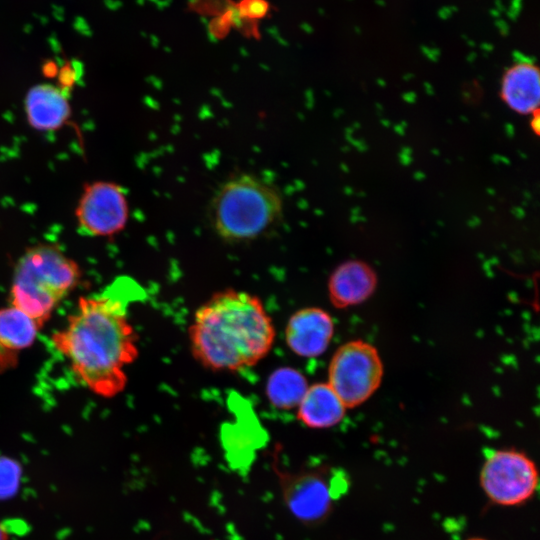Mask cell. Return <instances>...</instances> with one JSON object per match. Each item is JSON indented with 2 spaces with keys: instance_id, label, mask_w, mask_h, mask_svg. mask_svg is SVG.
<instances>
[{
  "instance_id": "1",
  "label": "cell",
  "mask_w": 540,
  "mask_h": 540,
  "mask_svg": "<svg viewBox=\"0 0 540 540\" xmlns=\"http://www.w3.org/2000/svg\"><path fill=\"white\" fill-rule=\"evenodd\" d=\"M51 341L77 380L108 399L124 391L126 369L139 355L138 335L126 304L111 295L81 296Z\"/></svg>"
},
{
  "instance_id": "2",
  "label": "cell",
  "mask_w": 540,
  "mask_h": 540,
  "mask_svg": "<svg viewBox=\"0 0 540 540\" xmlns=\"http://www.w3.org/2000/svg\"><path fill=\"white\" fill-rule=\"evenodd\" d=\"M275 328L262 300L227 288L213 293L196 310L188 329L195 360L211 371H239L265 358Z\"/></svg>"
},
{
  "instance_id": "3",
  "label": "cell",
  "mask_w": 540,
  "mask_h": 540,
  "mask_svg": "<svg viewBox=\"0 0 540 540\" xmlns=\"http://www.w3.org/2000/svg\"><path fill=\"white\" fill-rule=\"evenodd\" d=\"M82 270L56 244L30 246L18 259L13 272L10 305L34 319L40 328L79 284Z\"/></svg>"
},
{
  "instance_id": "4",
  "label": "cell",
  "mask_w": 540,
  "mask_h": 540,
  "mask_svg": "<svg viewBox=\"0 0 540 540\" xmlns=\"http://www.w3.org/2000/svg\"><path fill=\"white\" fill-rule=\"evenodd\" d=\"M283 201L268 182L243 174L225 182L215 194L210 218L215 232L229 242L258 238L281 219Z\"/></svg>"
},
{
  "instance_id": "5",
  "label": "cell",
  "mask_w": 540,
  "mask_h": 540,
  "mask_svg": "<svg viewBox=\"0 0 540 540\" xmlns=\"http://www.w3.org/2000/svg\"><path fill=\"white\" fill-rule=\"evenodd\" d=\"M383 365L377 350L364 341L342 345L334 353L328 370V384L346 408L365 402L379 387Z\"/></svg>"
},
{
  "instance_id": "6",
  "label": "cell",
  "mask_w": 540,
  "mask_h": 540,
  "mask_svg": "<svg viewBox=\"0 0 540 540\" xmlns=\"http://www.w3.org/2000/svg\"><path fill=\"white\" fill-rule=\"evenodd\" d=\"M535 463L525 453L491 450L480 473V483L487 497L502 506H515L530 499L538 487Z\"/></svg>"
},
{
  "instance_id": "7",
  "label": "cell",
  "mask_w": 540,
  "mask_h": 540,
  "mask_svg": "<svg viewBox=\"0 0 540 540\" xmlns=\"http://www.w3.org/2000/svg\"><path fill=\"white\" fill-rule=\"evenodd\" d=\"M78 229L87 236L112 237L129 218V205L121 186L111 181L86 183L75 208Z\"/></svg>"
},
{
  "instance_id": "8",
  "label": "cell",
  "mask_w": 540,
  "mask_h": 540,
  "mask_svg": "<svg viewBox=\"0 0 540 540\" xmlns=\"http://www.w3.org/2000/svg\"><path fill=\"white\" fill-rule=\"evenodd\" d=\"M279 483L284 503L291 514L304 523L321 520L339 494L334 479L321 471L282 472Z\"/></svg>"
},
{
  "instance_id": "9",
  "label": "cell",
  "mask_w": 540,
  "mask_h": 540,
  "mask_svg": "<svg viewBox=\"0 0 540 540\" xmlns=\"http://www.w3.org/2000/svg\"><path fill=\"white\" fill-rule=\"evenodd\" d=\"M334 334L329 313L318 307H306L293 313L285 328L289 349L299 357H318L328 348Z\"/></svg>"
},
{
  "instance_id": "10",
  "label": "cell",
  "mask_w": 540,
  "mask_h": 540,
  "mask_svg": "<svg viewBox=\"0 0 540 540\" xmlns=\"http://www.w3.org/2000/svg\"><path fill=\"white\" fill-rule=\"evenodd\" d=\"M24 112L30 127L40 132H53L67 124L72 109L62 88L40 83L27 91Z\"/></svg>"
},
{
  "instance_id": "11",
  "label": "cell",
  "mask_w": 540,
  "mask_h": 540,
  "mask_svg": "<svg viewBox=\"0 0 540 540\" xmlns=\"http://www.w3.org/2000/svg\"><path fill=\"white\" fill-rule=\"evenodd\" d=\"M376 285V274L367 263L349 260L332 272L328 282L329 298L337 308L353 306L369 298Z\"/></svg>"
},
{
  "instance_id": "12",
  "label": "cell",
  "mask_w": 540,
  "mask_h": 540,
  "mask_svg": "<svg viewBox=\"0 0 540 540\" xmlns=\"http://www.w3.org/2000/svg\"><path fill=\"white\" fill-rule=\"evenodd\" d=\"M500 96L509 109L520 115H532L540 102V73L532 62L511 65L501 79Z\"/></svg>"
},
{
  "instance_id": "13",
  "label": "cell",
  "mask_w": 540,
  "mask_h": 540,
  "mask_svg": "<svg viewBox=\"0 0 540 540\" xmlns=\"http://www.w3.org/2000/svg\"><path fill=\"white\" fill-rule=\"evenodd\" d=\"M40 329L18 308L10 305L0 309V372L17 365L20 352L33 345Z\"/></svg>"
},
{
  "instance_id": "14",
  "label": "cell",
  "mask_w": 540,
  "mask_h": 540,
  "mask_svg": "<svg viewBox=\"0 0 540 540\" xmlns=\"http://www.w3.org/2000/svg\"><path fill=\"white\" fill-rule=\"evenodd\" d=\"M345 409L328 383H317L308 386L297 406V418L308 428H330L342 420Z\"/></svg>"
},
{
  "instance_id": "15",
  "label": "cell",
  "mask_w": 540,
  "mask_h": 540,
  "mask_svg": "<svg viewBox=\"0 0 540 540\" xmlns=\"http://www.w3.org/2000/svg\"><path fill=\"white\" fill-rule=\"evenodd\" d=\"M307 379L298 370L281 367L273 371L266 383V396L278 409L297 408L308 388Z\"/></svg>"
},
{
  "instance_id": "16",
  "label": "cell",
  "mask_w": 540,
  "mask_h": 540,
  "mask_svg": "<svg viewBox=\"0 0 540 540\" xmlns=\"http://www.w3.org/2000/svg\"><path fill=\"white\" fill-rule=\"evenodd\" d=\"M20 469L16 462L0 459V498L11 496L18 488Z\"/></svg>"
},
{
  "instance_id": "17",
  "label": "cell",
  "mask_w": 540,
  "mask_h": 540,
  "mask_svg": "<svg viewBox=\"0 0 540 540\" xmlns=\"http://www.w3.org/2000/svg\"><path fill=\"white\" fill-rule=\"evenodd\" d=\"M469 540H485V539H481V538H472V539H469Z\"/></svg>"
},
{
  "instance_id": "18",
  "label": "cell",
  "mask_w": 540,
  "mask_h": 540,
  "mask_svg": "<svg viewBox=\"0 0 540 540\" xmlns=\"http://www.w3.org/2000/svg\"><path fill=\"white\" fill-rule=\"evenodd\" d=\"M0 540H2V535H1V532H0Z\"/></svg>"
}]
</instances>
